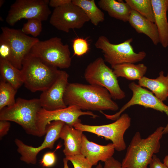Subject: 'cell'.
Here are the masks:
<instances>
[{"label":"cell","mask_w":168,"mask_h":168,"mask_svg":"<svg viewBox=\"0 0 168 168\" xmlns=\"http://www.w3.org/2000/svg\"><path fill=\"white\" fill-rule=\"evenodd\" d=\"M140 86L150 90L159 99L162 101L166 100L168 97V73L165 76L161 71L156 79H151L145 76L138 82Z\"/></svg>","instance_id":"obj_20"},{"label":"cell","mask_w":168,"mask_h":168,"mask_svg":"<svg viewBox=\"0 0 168 168\" xmlns=\"http://www.w3.org/2000/svg\"><path fill=\"white\" fill-rule=\"evenodd\" d=\"M69 75L61 70L56 79L48 88L42 92L39 99L42 107L52 110L67 107L64 101V93L68 83Z\"/></svg>","instance_id":"obj_15"},{"label":"cell","mask_w":168,"mask_h":168,"mask_svg":"<svg viewBox=\"0 0 168 168\" xmlns=\"http://www.w3.org/2000/svg\"><path fill=\"white\" fill-rule=\"evenodd\" d=\"M103 168H124L122 166L120 162L112 156L104 162V165Z\"/></svg>","instance_id":"obj_31"},{"label":"cell","mask_w":168,"mask_h":168,"mask_svg":"<svg viewBox=\"0 0 168 168\" xmlns=\"http://www.w3.org/2000/svg\"><path fill=\"white\" fill-rule=\"evenodd\" d=\"M89 21L83 10L71 2L54 8L49 23L57 29L68 33L71 29H81Z\"/></svg>","instance_id":"obj_13"},{"label":"cell","mask_w":168,"mask_h":168,"mask_svg":"<svg viewBox=\"0 0 168 168\" xmlns=\"http://www.w3.org/2000/svg\"><path fill=\"white\" fill-rule=\"evenodd\" d=\"M42 21L36 18L28 19L27 22L24 24L21 30L25 34L30 35L35 38L42 31Z\"/></svg>","instance_id":"obj_27"},{"label":"cell","mask_w":168,"mask_h":168,"mask_svg":"<svg viewBox=\"0 0 168 168\" xmlns=\"http://www.w3.org/2000/svg\"><path fill=\"white\" fill-rule=\"evenodd\" d=\"M96 168H103V167L100 163L96 166Z\"/></svg>","instance_id":"obj_37"},{"label":"cell","mask_w":168,"mask_h":168,"mask_svg":"<svg viewBox=\"0 0 168 168\" xmlns=\"http://www.w3.org/2000/svg\"><path fill=\"white\" fill-rule=\"evenodd\" d=\"M63 99L67 106L74 105L81 110L116 111L119 108L106 89L89 84L68 83Z\"/></svg>","instance_id":"obj_1"},{"label":"cell","mask_w":168,"mask_h":168,"mask_svg":"<svg viewBox=\"0 0 168 168\" xmlns=\"http://www.w3.org/2000/svg\"><path fill=\"white\" fill-rule=\"evenodd\" d=\"M72 1V0H50L49 1V6L55 8L70 3Z\"/></svg>","instance_id":"obj_34"},{"label":"cell","mask_w":168,"mask_h":168,"mask_svg":"<svg viewBox=\"0 0 168 168\" xmlns=\"http://www.w3.org/2000/svg\"><path fill=\"white\" fill-rule=\"evenodd\" d=\"M10 127V124L9 121L0 120V137L1 139L7 134Z\"/></svg>","instance_id":"obj_33"},{"label":"cell","mask_w":168,"mask_h":168,"mask_svg":"<svg viewBox=\"0 0 168 168\" xmlns=\"http://www.w3.org/2000/svg\"><path fill=\"white\" fill-rule=\"evenodd\" d=\"M84 77L89 84L106 89L113 99L121 100L125 97V93L120 87L113 70L106 64L101 57L96 58L87 66Z\"/></svg>","instance_id":"obj_7"},{"label":"cell","mask_w":168,"mask_h":168,"mask_svg":"<svg viewBox=\"0 0 168 168\" xmlns=\"http://www.w3.org/2000/svg\"><path fill=\"white\" fill-rule=\"evenodd\" d=\"M160 43L164 48L168 46V0H151Z\"/></svg>","instance_id":"obj_17"},{"label":"cell","mask_w":168,"mask_h":168,"mask_svg":"<svg viewBox=\"0 0 168 168\" xmlns=\"http://www.w3.org/2000/svg\"><path fill=\"white\" fill-rule=\"evenodd\" d=\"M89 115L94 118L98 117L91 111H83L74 105L52 110H46L42 108L38 111L37 117L36 126L40 137L46 134V128L50 122L60 121L73 127L76 124L81 122L79 119L82 115Z\"/></svg>","instance_id":"obj_11"},{"label":"cell","mask_w":168,"mask_h":168,"mask_svg":"<svg viewBox=\"0 0 168 168\" xmlns=\"http://www.w3.org/2000/svg\"><path fill=\"white\" fill-rule=\"evenodd\" d=\"M4 1L2 0H1L0 1V7L2 6L3 4L4 3Z\"/></svg>","instance_id":"obj_38"},{"label":"cell","mask_w":168,"mask_h":168,"mask_svg":"<svg viewBox=\"0 0 168 168\" xmlns=\"http://www.w3.org/2000/svg\"><path fill=\"white\" fill-rule=\"evenodd\" d=\"M115 150L112 143L105 145H99L89 141L83 134L82 135L81 153L92 166L97 165L100 161L105 162L112 156Z\"/></svg>","instance_id":"obj_16"},{"label":"cell","mask_w":168,"mask_h":168,"mask_svg":"<svg viewBox=\"0 0 168 168\" xmlns=\"http://www.w3.org/2000/svg\"><path fill=\"white\" fill-rule=\"evenodd\" d=\"M56 160L54 152H48L43 155L40 161L41 165L43 167H49L53 166Z\"/></svg>","instance_id":"obj_30"},{"label":"cell","mask_w":168,"mask_h":168,"mask_svg":"<svg viewBox=\"0 0 168 168\" xmlns=\"http://www.w3.org/2000/svg\"><path fill=\"white\" fill-rule=\"evenodd\" d=\"M68 160L65 157L63 159V168H69L68 165Z\"/></svg>","instance_id":"obj_35"},{"label":"cell","mask_w":168,"mask_h":168,"mask_svg":"<svg viewBox=\"0 0 168 168\" xmlns=\"http://www.w3.org/2000/svg\"><path fill=\"white\" fill-rule=\"evenodd\" d=\"M0 73L2 80L17 90L23 84L22 72L6 59L0 57Z\"/></svg>","instance_id":"obj_23"},{"label":"cell","mask_w":168,"mask_h":168,"mask_svg":"<svg viewBox=\"0 0 168 168\" xmlns=\"http://www.w3.org/2000/svg\"><path fill=\"white\" fill-rule=\"evenodd\" d=\"M149 168H168V167L164 163L161 162L156 155L154 154L149 164Z\"/></svg>","instance_id":"obj_32"},{"label":"cell","mask_w":168,"mask_h":168,"mask_svg":"<svg viewBox=\"0 0 168 168\" xmlns=\"http://www.w3.org/2000/svg\"><path fill=\"white\" fill-rule=\"evenodd\" d=\"M21 70L23 84L32 92H42L48 88L55 81L60 71L30 53L24 59Z\"/></svg>","instance_id":"obj_3"},{"label":"cell","mask_w":168,"mask_h":168,"mask_svg":"<svg viewBox=\"0 0 168 168\" xmlns=\"http://www.w3.org/2000/svg\"><path fill=\"white\" fill-rule=\"evenodd\" d=\"M72 3L81 8L94 25L105 20L104 13L96 5L94 0H72Z\"/></svg>","instance_id":"obj_24"},{"label":"cell","mask_w":168,"mask_h":168,"mask_svg":"<svg viewBox=\"0 0 168 168\" xmlns=\"http://www.w3.org/2000/svg\"><path fill=\"white\" fill-rule=\"evenodd\" d=\"M128 22L137 33L148 37L154 45L160 43L158 29L154 22L133 10H131Z\"/></svg>","instance_id":"obj_19"},{"label":"cell","mask_w":168,"mask_h":168,"mask_svg":"<svg viewBox=\"0 0 168 168\" xmlns=\"http://www.w3.org/2000/svg\"><path fill=\"white\" fill-rule=\"evenodd\" d=\"M125 2L132 10L155 23L151 0H125Z\"/></svg>","instance_id":"obj_25"},{"label":"cell","mask_w":168,"mask_h":168,"mask_svg":"<svg viewBox=\"0 0 168 168\" xmlns=\"http://www.w3.org/2000/svg\"><path fill=\"white\" fill-rule=\"evenodd\" d=\"M133 39L129 38L118 44L110 42L104 35L99 37L95 47L102 51L105 62L113 66L124 63H135L143 60L146 56L144 51L135 52L131 45Z\"/></svg>","instance_id":"obj_6"},{"label":"cell","mask_w":168,"mask_h":168,"mask_svg":"<svg viewBox=\"0 0 168 168\" xmlns=\"http://www.w3.org/2000/svg\"><path fill=\"white\" fill-rule=\"evenodd\" d=\"M128 87L133 92V96L130 100L118 112L114 114H107L102 112V114L106 118L115 121L125 110L135 105H142L145 108L153 109L162 113L164 112L168 117V106L157 98L152 92L134 82L130 83ZM168 133V122L166 126L164 127L163 130V134Z\"/></svg>","instance_id":"obj_12"},{"label":"cell","mask_w":168,"mask_h":168,"mask_svg":"<svg viewBox=\"0 0 168 168\" xmlns=\"http://www.w3.org/2000/svg\"><path fill=\"white\" fill-rule=\"evenodd\" d=\"M83 132L66 124L63 125L59 138L64 141L63 152L65 156L81 154Z\"/></svg>","instance_id":"obj_18"},{"label":"cell","mask_w":168,"mask_h":168,"mask_svg":"<svg viewBox=\"0 0 168 168\" xmlns=\"http://www.w3.org/2000/svg\"><path fill=\"white\" fill-rule=\"evenodd\" d=\"M48 0H16L10 6L6 21L11 26L23 19L47 20L51 13Z\"/></svg>","instance_id":"obj_10"},{"label":"cell","mask_w":168,"mask_h":168,"mask_svg":"<svg viewBox=\"0 0 168 168\" xmlns=\"http://www.w3.org/2000/svg\"><path fill=\"white\" fill-rule=\"evenodd\" d=\"M131 119L124 113L112 123L100 125H91L83 124L81 122L75 124L73 127L82 132H86L102 136L107 140H111L115 149L118 152L126 149L124 135L131 125Z\"/></svg>","instance_id":"obj_9"},{"label":"cell","mask_w":168,"mask_h":168,"mask_svg":"<svg viewBox=\"0 0 168 168\" xmlns=\"http://www.w3.org/2000/svg\"><path fill=\"white\" fill-rule=\"evenodd\" d=\"M17 90L7 82L1 80L0 82V110L15 103V97Z\"/></svg>","instance_id":"obj_26"},{"label":"cell","mask_w":168,"mask_h":168,"mask_svg":"<svg viewBox=\"0 0 168 168\" xmlns=\"http://www.w3.org/2000/svg\"><path fill=\"white\" fill-rule=\"evenodd\" d=\"M65 123L60 121H53L46 128V133L44 141L37 147L28 145L19 139L16 138L15 142L18 152L21 155V161L27 164L35 165L37 162V156L38 153L46 148L52 149L55 142L59 138L60 134Z\"/></svg>","instance_id":"obj_14"},{"label":"cell","mask_w":168,"mask_h":168,"mask_svg":"<svg viewBox=\"0 0 168 168\" xmlns=\"http://www.w3.org/2000/svg\"><path fill=\"white\" fill-rule=\"evenodd\" d=\"M164 127L160 126L146 138L136 132L128 147L121 163L124 168H149L153 155L158 152Z\"/></svg>","instance_id":"obj_2"},{"label":"cell","mask_w":168,"mask_h":168,"mask_svg":"<svg viewBox=\"0 0 168 168\" xmlns=\"http://www.w3.org/2000/svg\"><path fill=\"white\" fill-rule=\"evenodd\" d=\"M163 163L168 167V155L166 156L163 160Z\"/></svg>","instance_id":"obj_36"},{"label":"cell","mask_w":168,"mask_h":168,"mask_svg":"<svg viewBox=\"0 0 168 168\" xmlns=\"http://www.w3.org/2000/svg\"><path fill=\"white\" fill-rule=\"evenodd\" d=\"M42 108L39 99L18 98L14 104L0 110V120L14 122L27 134L40 137L36 121L38 113Z\"/></svg>","instance_id":"obj_4"},{"label":"cell","mask_w":168,"mask_h":168,"mask_svg":"<svg viewBox=\"0 0 168 168\" xmlns=\"http://www.w3.org/2000/svg\"><path fill=\"white\" fill-rule=\"evenodd\" d=\"M1 29L0 42L6 44L9 49V54L7 60L21 70L25 57L40 40L25 34L21 30L6 26L2 27Z\"/></svg>","instance_id":"obj_8"},{"label":"cell","mask_w":168,"mask_h":168,"mask_svg":"<svg viewBox=\"0 0 168 168\" xmlns=\"http://www.w3.org/2000/svg\"><path fill=\"white\" fill-rule=\"evenodd\" d=\"M112 68L117 78L121 77L130 80L139 81L144 77L147 70V67L143 63H124Z\"/></svg>","instance_id":"obj_22"},{"label":"cell","mask_w":168,"mask_h":168,"mask_svg":"<svg viewBox=\"0 0 168 168\" xmlns=\"http://www.w3.org/2000/svg\"><path fill=\"white\" fill-rule=\"evenodd\" d=\"M30 53L46 64L57 68H67L71 64L69 46L64 44L61 39L58 37L39 40L33 46Z\"/></svg>","instance_id":"obj_5"},{"label":"cell","mask_w":168,"mask_h":168,"mask_svg":"<svg viewBox=\"0 0 168 168\" xmlns=\"http://www.w3.org/2000/svg\"><path fill=\"white\" fill-rule=\"evenodd\" d=\"M98 5L111 17L124 22L128 21L131 8L125 2L115 0H100Z\"/></svg>","instance_id":"obj_21"},{"label":"cell","mask_w":168,"mask_h":168,"mask_svg":"<svg viewBox=\"0 0 168 168\" xmlns=\"http://www.w3.org/2000/svg\"><path fill=\"white\" fill-rule=\"evenodd\" d=\"M73 55L81 56L86 54L89 49V44L87 39L77 38L73 40L72 44Z\"/></svg>","instance_id":"obj_28"},{"label":"cell","mask_w":168,"mask_h":168,"mask_svg":"<svg viewBox=\"0 0 168 168\" xmlns=\"http://www.w3.org/2000/svg\"><path fill=\"white\" fill-rule=\"evenodd\" d=\"M72 163L74 168H92V166L88 160L81 154L66 156Z\"/></svg>","instance_id":"obj_29"}]
</instances>
